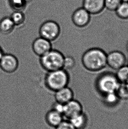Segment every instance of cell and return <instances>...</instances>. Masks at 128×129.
I'll use <instances>...</instances> for the list:
<instances>
[{
    "label": "cell",
    "mask_w": 128,
    "mask_h": 129,
    "mask_svg": "<svg viewBox=\"0 0 128 129\" xmlns=\"http://www.w3.org/2000/svg\"><path fill=\"white\" fill-rule=\"evenodd\" d=\"M16 26H20L24 23L26 19L24 14L20 11H16L10 17Z\"/></svg>",
    "instance_id": "obj_19"
},
{
    "label": "cell",
    "mask_w": 128,
    "mask_h": 129,
    "mask_svg": "<svg viewBox=\"0 0 128 129\" xmlns=\"http://www.w3.org/2000/svg\"><path fill=\"white\" fill-rule=\"evenodd\" d=\"M74 93L72 89L66 86L54 92L55 101L65 105L74 99Z\"/></svg>",
    "instance_id": "obj_12"
},
{
    "label": "cell",
    "mask_w": 128,
    "mask_h": 129,
    "mask_svg": "<svg viewBox=\"0 0 128 129\" xmlns=\"http://www.w3.org/2000/svg\"><path fill=\"white\" fill-rule=\"evenodd\" d=\"M125 54L120 51L114 50L107 54V65L113 70H117L126 65Z\"/></svg>",
    "instance_id": "obj_7"
},
{
    "label": "cell",
    "mask_w": 128,
    "mask_h": 129,
    "mask_svg": "<svg viewBox=\"0 0 128 129\" xmlns=\"http://www.w3.org/2000/svg\"><path fill=\"white\" fill-rule=\"evenodd\" d=\"M122 2H128V0H121Z\"/></svg>",
    "instance_id": "obj_28"
},
{
    "label": "cell",
    "mask_w": 128,
    "mask_h": 129,
    "mask_svg": "<svg viewBox=\"0 0 128 129\" xmlns=\"http://www.w3.org/2000/svg\"><path fill=\"white\" fill-rule=\"evenodd\" d=\"M126 49L127 51L128 52V41L127 42L126 44Z\"/></svg>",
    "instance_id": "obj_27"
},
{
    "label": "cell",
    "mask_w": 128,
    "mask_h": 129,
    "mask_svg": "<svg viewBox=\"0 0 128 129\" xmlns=\"http://www.w3.org/2000/svg\"><path fill=\"white\" fill-rule=\"evenodd\" d=\"M120 83L126 84L128 82V66L125 65L117 70L115 74Z\"/></svg>",
    "instance_id": "obj_17"
},
{
    "label": "cell",
    "mask_w": 128,
    "mask_h": 129,
    "mask_svg": "<svg viewBox=\"0 0 128 129\" xmlns=\"http://www.w3.org/2000/svg\"><path fill=\"white\" fill-rule=\"evenodd\" d=\"M127 65L128 66V59H127Z\"/></svg>",
    "instance_id": "obj_30"
},
{
    "label": "cell",
    "mask_w": 128,
    "mask_h": 129,
    "mask_svg": "<svg viewBox=\"0 0 128 129\" xmlns=\"http://www.w3.org/2000/svg\"><path fill=\"white\" fill-rule=\"evenodd\" d=\"M32 48L35 54L40 57L52 49V43L50 41L40 36L33 41Z\"/></svg>",
    "instance_id": "obj_9"
},
{
    "label": "cell",
    "mask_w": 128,
    "mask_h": 129,
    "mask_svg": "<svg viewBox=\"0 0 128 129\" xmlns=\"http://www.w3.org/2000/svg\"><path fill=\"white\" fill-rule=\"evenodd\" d=\"M81 61L84 68L87 71L99 72L107 66V53L99 48H90L83 53Z\"/></svg>",
    "instance_id": "obj_1"
},
{
    "label": "cell",
    "mask_w": 128,
    "mask_h": 129,
    "mask_svg": "<svg viewBox=\"0 0 128 129\" xmlns=\"http://www.w3.org/2000/svg\"><path fill=\"white\" fill-rule=\"evenodd\" d=\"M5 53L4 52L3 49L2 48V47L0 46V59L2 58V56H3Z\"/></svg>",
    "instance_id": "obj_26"
},
{
    "label": "cell",
    "mask_w": 128,
    "mask_h": 129,
    "mask_svg": "<svg viewBox=\"0 0 128 129\" xmlns=\"http://www.w3.org/2000/svg\"><path fill=\"white\" fill-rule=\"evenodd\" d=\"M83 7L90 15H98L105 9L104 0H83Z\"/></svg>",
    "instance_id": "obj_11"
},
{
    "label": "cell",
    "mask_w": 128,
    "mask_h": 129,
    "mask_svg": "<svg viewBox=\"0 0 128 129\" xmlns=\"http://www.w3.org/2000/svg\"><path fill=\"white\" fill-rule=\"evenodd\" d=\"M55 128V129H76L68 120H64L58 126Z\"/></svg>",
    "instance_id": "obj_25"
},
{
    "label": "cell",
    "mask_w": 128,
    "mask_h": 129,
    "mask_svg": "<svg viewBox=\"0 0 128 129\" xmlns=\"http://www.w3.org/2000/svg\"><path fill=\"white\" fill-rule=\"evenodd\" d=\"M70 76L67 71L61 69L51 72H47L44 78L45 86L53 92L68 86Z\"/></svg>",
    "instance_id": "obj_2"
},
{
    "label": "cell",
    "mask_w": 128,
    "mask_h": 129,
    "mask_svg": "<svg viewBox=\"0 0 128 129\" xmlns=\"http://www.w3.org/2000/svg\"><path fill=\"white\" fill-rule=\"evenodd\" d=\"M64 109H65V105L56 101L52 104L51 108V109L54 110L58 113L61 114L63 115V116L64 114Z\"/></svg>",
    "instance_id": "obj_24"
},
{
    "label": "cell",
    "mask_w": 128,
    "mask_h": 129,
    "mask_svg": "<svg viewBox=\"0 0 128 129\" xmlns=\"http://www.w3.org/2000/svg\"><path fill=\"white\" fill-rule=\"evenodd\" d=\"M19 66V61L16 56L10 53H4L0 59V68L7 73H14Z\"/></svg>",
    "instance_id": "obj_6"
},
{
    "label": "cell",
    "mask_w": 128,
    "mask_h": 129,
    "mask_svg": "<svg viewBox=\"0 0 128 129\" xmlns=\"http://www.w3.org/2000/svg\"><path fill=\"white\" fill-rule=\"evenodd\" d=\"M68 120L76 129H85L88 125V118L87 115L83 112L71 118Z\"/></svg>",
    "instance_id": "obj_14"
},
{
    "label": "cell",
    "mask_w": 128,
    "mask_h": 129,
    "mask_svg": "<svg viewBox=\"0 0 128 129\" xmlns=\"http://www.w3.org/2000/svg\"><path fill=\"white\" fill-rule=\"evenodd\" d=\"M115 92L120 100L128 99V88L126 84L120 83Z\"/></svg>",
    "instance_id": "obj_20"
},
{
    "label": "cell",
    "mask_w": 128,
    "mask_h": 129,
    "mask_svg": "<svg viewBox=\"0 0 128 129\" xmlns=\"http://www.w3.org/2000/svg\"><path fill=\"white\" fill-rule=\"evenodd\" d=\"M126 85L127 86V87H128V82H127L126 83Z\"/></svg>",
    "instance_id": "obj_29"
},
{
    "label": "cell",
    "mask_w": 128,
    "mask_h": 129,
    "mask_svg": "<svg viewBox=\"0 0 128 129\" xmlns=\"http://www.w3.org/2000/svg\"><path fill=\"white\" fill-rule=\"evenodd\" d=\"M103 101L108 106L116 105L119 101V98L115 92H111L103 95Z\"/></svg>",
    "instance_id": "obj_16"
},
{
    "label": "cell",
    "mask_w": 128,
    "mask_h": 129,
    "mask_svg": "<svg viewBox=\"0 0 128 129\" xmlns=\"http://www.w3.org/2000/svg\"><path fill=\"white\" fill-rule=\"evenodd\" d=\"M83 112V108L81 103L73 99L65 105L63 117L69 120L71 118Z\"/></svg>",
    "instance_id": "obj_10"
},
{
    "label": "cell",
    "mask_w": 128,
    "mask_h": 129,
    "mask_svg": "<svg viewBox=\"0 0 128 129\" xmlns=\"http://www.w3.org/2000/svg\"><path fill=\"white\" fill-rule=\"evenodd\" d=\"M28 0H10L11 7L16 11L22 10L26 7Z\"/></svg>",
    "instance_id": "obj_21"
},
{
    "label": "cell",
    "mask_w": 128,
    "mask_h": 129,
    "mask_svg": "<svg viewBox=\"0 0 128 129\" xmlns=\"http://www.w3.org/2000/svg\"><path fill=\"white\" fill-rule=\"evenodd\" d=\"M120 84L115 74L107 72L101 74L97 78L95 87L98 92L103 96L111 92H116Z\"/></svg>",
    "instance_id": "obj_4"
},
{
    "label": "cell",
    "mask_w": 128,
    "mask_h": 129,
    "mask_svg": "<svg viewBox=\"0 0 128 129\" xmlns=\"http://www.w3.org/2000/svg\"><path fill=\"white\" fill-rule=\"evenodd\" d=\"M45 120L49 126L56 128L64 120V117L61 114L50 109L45 115Z\"/></svg>",
    "instance_id": "obj_13"
},
{
    "label": "cell",
    "mask_w": 128,
    "mask_h": 129,
    "mask_svg": "<svg viewBox=\"0 0 128 129\" xmlns=\"http://www.w3.org/2000/svg\"><path fill=\"white\" fill-rule=\"evenodd\" d=\"M76 65V60L73 56H65L63 69L65 70H71L74 68Z\"/></svg>",
    "instance_id": "obj_23"
},
{
    "label": "cell",
    "mask_w": 128,
    "mask_h": 129,
    "mask_svg": "<svg viewBox=\"0 0 128 129\" xmlns=\"http://www.w3.org/2000/svg\"><path fill=\"white\" fill-rule=\"evenodd\" d=\"M39 32L40 37L52 42L58 38L61 33V28L55 21L48 20L42 23Z\"/></svg>",
    "instance_id": "obj_5"
},
{
    "label": "cell",
    "mask_w": 128,
    "mask_h": 129,
    "mask_svg": "<svg viewBox=\"0 0 128 129\" xmlns=\"http://www.w3.org/2000/svg\"><path fill=\"white\" fill-rule=\"evenodd\" d=\"M65 56L61 51L52 49L40 57V64L47 72L62 69Z\"/></svg>",
    "instance_id": "obj_3"
},
{
    "label": "cell",
    "mask_w": 128,
    "mask_h": 129,
    "mask_svg": "<svg viewBox=\"0 0 128 129\" xmlns=\"http://www.w3.org/2000/svg\"><path fill=\"white\" fill-rule=\"evenodd\" d=\"M91 15L83 7L77 9L73 12L72 19L73 24L78 27L83 28L90 23Z\"/></svg>",
    "instance_id": "obj_8"
},
{
    "label": "cell",
    "mask_w": 128,
    "mask_h": 129,
    "mask_svg": "<svg viewBox=\"0 0 128 129\" xmlns=\"http://www.w3.org/2000/svg\"><path fill=\"white\" fill-rule=\"evenodd\" d=\"M115 12L120 19H128V2H121Z\"/></svg>",
    "instance_id": "obj_18"
},
{
    "label": "cell",
    "mask_w": 128,
    "mask_h": 129,
    "mask_svg": "<svg viewBox=\"0 0 128 129\" xmlns=\"http://www.w3.org/2000/svg\"><path fill=\"white\" fill-rule=\"evenodd\" d=\"M15 26L10 17L4 18L0 21V32L4 35H8L12 33Z\"/></svg>",
    "instance_id": "obj_15"
},
{
    "label": "cell",
    "mask_w": 128,
    "mask_h": 129,
    "mask_svg": "<svg viewBox=\"0 0 128 129\" xmlns=\"http://www.w3.org/2000/svg\"><path fill=\"white\" fill-rule=\"evenodd\" d=\"M121 2V0H104V7L108 10L115 11Z\"/></svg>",
    "instance_id": "obj_22"
}]
</instances>
